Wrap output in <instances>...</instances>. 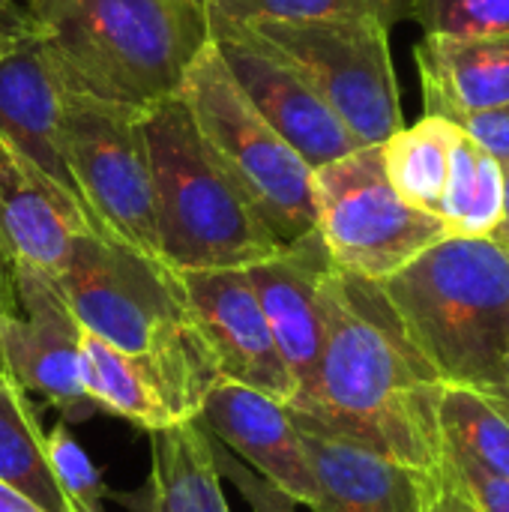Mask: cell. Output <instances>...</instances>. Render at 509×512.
<instances>
[{
  "label": "cell",
  "mask_w": 509,
  "mask_h": 512,
  "mask_svg": "<svg viewBox=\"0 0 509 512\" xmlns=\"http://www.w3.org/2000/svg\"><path fill=\"white\" fill-rule=\"evenodd\" d=\"M207 15L210 42L216 45L249 105L273 126V132L285 144H291L303 156L312 171L363 147L315 93V87L300 75V69L258 30L213 15L210 9Z\"/></svg>",
  "instance_id": "11"
},
{
  "label": "cell",
  "mask_w": 509,
  "mask_h": 512,
  "mask_svg": "<svg viewBox=\"0 0 509 512\" xmlns=\"http://www.w3.org/2000/svg\"><path fill=\"white\" fill-rule=\"evenodd\" d=\"M0 512H42L36 504H30L24 495L0 483Z\"/></svg>",
  "instance_id": "34"
},
{
  "label": "cell",
  "mask_w": 509,
  "mask_h": 512,
  "mask_svg": "<svg viewBox=\"0 0 509 512\" xmlns=\"http://www.w3.org/2000/svg\"><path fill=\"white\" fill-rule=\"evenodd\" d=\"M192 327L216 378L252 387L279 405H291L297 384L255 300L243 270H177Z\"/></svg>",
  "instance_id": "12"
},
{
  "label": "cell",
  "mask_w": 509,
  "mask_h": 512,
  "mask_svg": "<svg viewBox=\"0 0 509 512\" xmlns=\"http://www.w3.org/2000/svg\"><path fill=\"white\" fill-rule=\"evenodd\" d=\"M486 399L504 414L509 420V357H507V372H504V384L498 387V390H492V393H486Z\"/></svg>",
  "instance_id": "37"
},
{
  "label": "cell",
  "mask_w": 509,
  "mask_h": 512,
  "mask_svg": "<svg viewBox=\"0 0 509 512\" xmlns=\"http://www.w3.org/2000/svg\"><path fill=\"white\" fill-rule=\"evenodd\" d=\"M90 231L96 228L84 207L0 147V249L9 267L24 264L60 276L75 240Z\"/></svg>",
  "instance_id": "17"
},
{
  "label": "cell",
  "mask_w": 509,
  "mask_h": 512,
  "mask_svg": "<svg viewBox=\"0 0 509 512\" xmlns=\"http://www.w3.org/2000/svg\"><path fill=\"white\" fill-rule=\"evenodd\" d=\"M411 18L429 36L509 33V0H414Z\"/></svg>",
  "instance_id": "26"
},
{
  "label": "cell",
  "mask_w": 509,
  "mask_h": 512,
  "mask_svg": "<svg viewBox=\"0 0 509 512\" xmlns=\"http://www.w3.org/2000/svg\"><path fill=\"white\" fill-rule=\"evenodd\" d=\"M456 129H462L471 141H477L504 171H509V102L477 111V114H462L456 120H447Z\"/></svg>",
  "instance_id": "30"
},
{
  "label": "cell",
  "mask_w": 509,
  "mask_h": 512,
  "mask_svg": "<svg viewBox=\"0 0 509 512\" xmlns=\"http://www.w3.org/2000/svg\"><path fill=\"white\" fill-rule=\"evenodd\" d=\"M441 471L474 512H509V480L486 471L462 450L444 444Z\"/></svg>",
  "instance_id": "28"
},
{
  "label": "cell",
  "mask_w": 509,
  "mask_h": 512,
  "mask_svg": "<svg viewBox=\"0 0 509 512\" xmlns=\"http://www.w3.org/2000/svg\"><path fill=\"white\" fill-rule=\"evenodd\" d=\"M18 306H0V360L27 393L45 396L66 423H84L99 408L81 381V324L72 315L57 276L15 264Z\"/></svg>",
  "instance_id": "10"
},
{
  "label": "cell",
  "mask_w": 509,
  "mask_h": 512,
  "mask_svg": "<svg viewBox=\"0 0 509 512\" xmlns=\"http://www.w3.org/2000/svg\"><path fill=\"white\" fill-rule=\"evenodd\" d=\"M24 36L66 90L147 111L180 93L210 45L204 0H33Z\"/></svg>",
  "instance_id": "2"
},
{
  "label": "cell",
  "mask_w": 509,
  "mask_h": 512,
  "mask_svg": "<svg viewBox=\"0 0 509 512\" xmlns=\"http://www.w3.org/2000/svg\"><path fill=\"white\" fill-rule=\"evenodd\" d=\"M57 282L84 330L123 354L153 360L198 420L216 372L192 327L177 270L90 231L75 240Z\"/></svg>",
  "instance_id": "4"
},
{
  "label": "cell",
  "mask_w": 509,
  "mask_h": 512,
  "mask_svg": "<svg viewBox=\"0 0 509 512\" xmlns=\"http://www.w3.org/2000/svg\"><path fill=\"white\" fill-rule=\"evenodd\" d=\"M312 195L315 231L333 264L366 282L390 279L447 237V225L438 216L411 207L390 186L381 144L357 147L315 168Z\"/></svg>",
  "instance_id": "7"
},
{
  "label": "cell",
  "mask_w": 509,
  "mask_h": 512,
  "mask_svg": "<svg viewBox=\"0 0 509 512\" xmlns=\"http://www.w3.org/2000/svg\"><path fill=\"white\" fill-rule=\"evenodd\" d=\"M405 336L444 387L492 393L509 357V249L492 237H441L378 282Z\"/></svg>",
  "instance_id": "3"
},
{
  "label": "cell",
  "mask_w": 509,
  "mask_h": 512,
  "mask_svg": "<svg viewBox=\"0 0 509 512\" xmlns=\"http://www.w3.org/2000/svg\"><path fill=\"white\" fill-rule=\"evenodd\" d=\"M0 306H18L15 303V291H12V267L0 249Z\"/></svg>",
  "instance_id": "36"
},
{
  "label": "cell",
  "mask_w": 509,
  "mask_h": 512,
  "mask_svg": "<svg viewBox=\"0 0 509 512\" xmlns=\"http://www.w3.org/2000/svg\"><path fill=\"white\" fill-rule=\"evenodd\" d=\"M180 99L222 171L279 243L315 231L312 168L249 105L213 42L189 66Z\"/></svg>",
  "instance_id": "6"
},
{
  "label": "cell",
  "mask_w": 509,
  "mask_h": 512,
  "mask_svg": "<svg viewBox=\"0 0 509 512\" xmlns=\"http://www.w3.org/2000/svg\"><path fill=\"white\" fill-rule=\"evenodd\" d=\"M249 27L300 69L363 147L384 144L405 126L390 27L381 21H264Z\"/></svg>",
  "instance_id": "9"
},
{
  "label": "cell",
  "mask_w": 509,
  "mask_h": 512,
  "mask_svg": "<svg viewBox=\"0 0 509 512\" xmlns=\"http://www.w3.org/2000/svg\"><path fill=\"white\" fill-rule=\"evenodd\" d=\"M0 483L42 512H72L57 480L48 438L21 384L0 375Z\"/></svg>",
  "instance_id": "20"
},
{
  "label": "cell",
  "mask_w": 509,
  "mask_h": 512,
  "mask_svg": "<svg viewBox=\"0 0 509 512\" xmlns=\"http://www.w3.org/2000/svg\"><path fill=\"white\" fill-rule=\"evenodd\" d=\"M492 240H498L501 246L509 249V171H504V210H501V219L492 231Z\"/></svg>",
  "instance_id": "35"
},
{
  "label": "cell",
  "mask_w": 509,
  "mask_h": 512,
  "mask_svg": "<svg viewBox=\"0 0 509 512\" xmlns=\"http://www.w3.org/2000/svg\"><path fill=\"white\" fill-rule=\"evenodd\" d=\"M45 438H48V453H51L57 480L66 492L72 512H105L108 486L102 483V474L96 471L90 456L75 441L69 423L60 420Z\"/></svg>",
  "instance_id": "27"
},
{
  "label": "cell",
  "mask_w": 509,
  "mask_h": 512,
  "mask_svg": "<svg viewBox=\"0 0 509 512\" xmlns=\"http://www.w3.org/2000/svg\"><path fill=\"white\" fill-rule=\"evenodd\" d=\"M429 512H474V510H471V504L456 492V486L444 477V480H441V489H438V495H435V501H432Z\"/></svg>",
  "instance_id": "33"
},
{
  "label": "cell",
  "mask_w": 509,
  "mask_h": 512,
  "mask_svg": "<svg viewBox=\"0 0 509 512\" xmlns=\"http://www.w3.org/2000/svg\"><path fill=\"white\" fill-rule=\"evenodd\" d=\"M456 126L444 117L423 114L414 126H402L381 144V159L390 186L411 207L438 216L450 174Z\"/></svg>",
  "instance_id": "22"
},
{
  "label": "cell",
  "mask_w": 509,
  "mask_h": 512,
  "mask_svg": "<svg viewBox=\"0 0 509 512\" xmlns=\"http://www.w3.org/2000/svg\"><path fill=\"white\" fill-rule=\"evenodd\" d=\"M195 423L294 504L315 507V480L288 405L252 387L216 378Z\"/></svg>",
  "instance_id": "15"
},
{
  "label": "cell",
  "mask_w": 509,
  "mask_h": 512,
  "mask_svg": "<svg viewBox=\"0 0 509 512\" xmlns=\"http://www.w3.org/2000/svg\"><path fill=\"white\" fill-rule=\"evenodd\" d=\"M444 444L509 480V420L477 390L444 387L438 405Z\"/></svg>",
  "instance_id": "24"
},
{
  "label": "cell",
  "mask_w": 509,
  "mask_h": 512,
  "mask_svg": "<svg viewBox=\"0 0 509 512\" xmlns=\"http://www.w3.org/2000/svg\"><path fill=\"white\" fill-rule=\"evenodd\" d=\"M108 498H114L120 507H126L129 512H165L159 486L153 477H147V483L135 492H108Z\"/></svg>",
  "instance_id": "31"
},
{
  "label": "cell",
  "mask_w": 509,
  "mask_h": 512,
  "mask_svg": "<svg viewBox=\"0 0 509 512\" xmlns=\"http://www.w3.org/2000/svg\"><path fill=\"white\" fill-rule=\"evenodd\" d=\"M315 480V512H429L441 477L339 438L291 411Z\"/></svg>",
  "instance_id": "14"
},
{
  "label": "cell",
  "mask_w": 509,
  "mask_h": 512,
  "mask_svg": "<svg viewBox=\"0 0 509 512\" xmlns=\"http://www.w3.org/2000/svg\"><path fill=\"white\" fill-rule=\"evenodd\" d=\"M150 477L165 512H231L213 462V438L192 420L150 435Z\"/></svg>",
  "instance_id": "21"
},
{
  "label": "cell",
  "mask_w": 509,
  "mask_h": 512,
  "mask_svg": "<svg viewBox=\"0 0 509 512\" xmlns=\"http://www.w3.org/2000/svg\"><path fill=\"white\" fill-rule=\"evenodd\" d=\"M426 114L456 120L509 102V33L429 36L414 48Z\"/></svg>",
  "instance_id": "18"
},
{
  "label": "cell",
  "mask_w": 509,
  "mask_h": 512,
  "mask_svg": "<svg viewBox=\"0 0 509 512\" xmlns=\"http://www.w3.org/2000/svg\"><path fill=\"white\" fill-rule=\"evenodd\" d=\"M213 15L240 24L264 21H381L393 27L414 15V0H204Z\"/></svg>",
  "instance_id": "25"
},
{
  "label": "cell",
  "mask_w": 509,
  "mask_h": 512,
  "mask_svg": "<svg viewBox=\"0 0 509 512\" xmlns=\"http://www.w3.org/2000/svg\"><path fill=\"white\" fill-rule=\"evenodd\" d=\"M63 141L72 180L96 231L162 261L153 168L141 111L66 90Z\"/></svg>",
  "instance_id": "8"
},
{
  "label": "cell",
  "mask_w": 509,
  "mask_h": 512,
  "mask_svg": "<svg viewBox=\"0 0 509 512\" xmlns=\"http://www.w3.org/2000/svg\"><path fill=\"white\" fill-rule=\"evenodd\" d=\"M18 39H21V36H15V33H6V30H0V60H3V57H6V54H9V51L15 48V45H18Z\"/></svg>",
  "instance_id": "38"
},
{
  "label": "cell",
  "mask_w": 509,
  "mask_h": 512,
  "mask_svg": "<svg viewBox=\"0 0 509 512\" xmlns=\"http://www.w3.org/2000/svg\"><path fill=\"white\" fill-rule=\"evenodd\" d=\"M81 381L90 402L153 435L180 423H192L195 414L180 399L171 378L147 357H132L81 327Z\"/></svg>",
  "instance_id": "19"
},
{
  "label": "cell",
  "mask_w": 509,
  "mask_h": 512,
  "mask_svg": "<svg viewBox=\"0 0 509 512\" xmlns=\"http://www.w3.org/2000/svg\"><path fill=\"white\" fill-rule=\"evenodd\" d=\"M0 375H6V369H3V360H0Z\"/></svg>",
  "instance_id": "39"
},
{
  "label": "cell",
  "mask_w": 509,
  "mask_h": 512,
  "mask_svg": "<svg viewBox=\"0 0 509 512\" xmlns=\"http://www.w3.org/2000/svg\"><path fill=\"white\" fill-rule=\"evenodd\" d=\"M63 93L66 87L42 45L21 36L0 60V147L84 207L66 162Z\"/></svg>",
  "instance_id": "16"
},
{
  "label": "cell",
  "mask_w": 509,
  "mask_h": 512,
  "mask_svg": "<svg viewBox=\"0 0 509 512\" xmlns=\"http://www.w3.org/2000/svg\"><path fill=\"white\" fill-rule=\"evenodd\" d=\"M150 150L159 252L171 270H243L279 240L204 144L186 102L162 99L141 111Z\"/></svg>",
  "instance_id": "5"
},
{
  "label": "cell",
  "mask_w": 509,
  "mask_h": 512,
  "mask_svg": "<svg viewBox=\"0 0 509 512\" xmlns=\"http://www.w3.org/2000/svg\"><path fill=\"white\" fill-rule=\"evenodd\" d=\"M333 270L336 264L318 231L282 243L279 252L246 267L264 321L276 339L285 366L294 375L297 384L294 402L312 387L318 375L324 336H327L324 291Z\"/></svg>",
  "instance_id": "13"
},
{
  "label": "cell",
  "mask_w": 509,
  "mask_h": 512,
  "mask_svg": "<svg viewBox=\"0 0 509 512\" xmlns=\"http://www.w3.org/2000/svg\"><path fill=\"white\" fill-rule=\"evenodd\" d=\"M33 0H0V30L24 36L27 27V12Z\"/></svg>",
  "instance_id": "32"
},
{
  "label": "cell",
  "mask_w": 509,
  "mask_h": 512,
  "mask_svg": "<svg viewBox=\"0 0 509 512\" xmlns=\"http://www.w3.org/2000/svg\"><path fill=\"white\" fill-rule=\"evenodd\" d=\"M324 309L327 336L318 375L288 408L339 438L441 477L444 384L405 336L381 285L336 267Z\"/></svg>",
  "instance_id": "1"
},
{
  "label": "cell",
  "mask_w": 509,
  "mask_h": 512,
  "mask_svg": "<svg viewBox=\"0 0 509 512\" xmlns=\"http://www.w3.org/2000/svg\"><path fill=\"white\" fill-rule=\"evenodd\" d=\"M504 210V168L456 129L438 219L450 237H492Z\"/></svg>",
  "instance_id": "23"
},
{
  "label": "cell",
  "mask_w": 509,
  "mask_h": 512,
  "mask_svg": "<svg viewBox=\"0 0 509 512\" xmlns=\"http://www.w3.org/2000/svg\"><path fill=\"white\" fill-rule=\"evenodd\" d=\"M213 462H216L219 477H225L231 486H237V492L246 498L252 512H294L297 507L288 495H282L276 486H270L264 477H258L249 465H243L219 441H213Z\"/></svg>",
  "instance_id": "29"
}]
</instances>
